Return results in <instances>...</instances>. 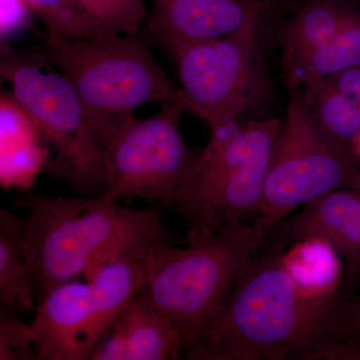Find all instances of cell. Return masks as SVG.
I'll return each instance as SVG.
<instances>
[{"mask_svg": "<svg viewBox=\"0 0 360 360\" xmlns=\"http://www.w3.org/2000/svg\"><path fill=\"white\" fill-rule=\"evenodd\" d=\"M357 160L317 129L300 91L290 87L264 198L252 224L259 248L274 227L300 206L333 191L360 189Z\"/></svg>", "mask_w": 360, "mask_h": 360, "instance_id": "obj_7", "label": "cell"}, {"mask_svg": "<svg viewBox=\"0 0 360 360\" xmlns=\"http://www.w3.org/2000/svg\"><path fill=\"white\" fill-rule=\"evenodd\" d=\"M352 153L357 158H360V132L355 139L354 146H352Z\"/></svg>", "mask_w": 360, "mask_h": 360, "instance_id": "obj_25", "label": "cell"}, {"mask_svg": "<svg viewBox=\"0 0 360 360\" xmlns=\"http://www.w3.org/2000/svg\"><path fill=\"white\" fill-rule=\"evenodd\" d=\"M32 11L26 0H1V37L27 25Z\"/></svg>", "mask_w": 360, "mask_h": 360, "instance_id": "obj_23", "label": "cell"}, {"mask_svg": "<svg viewBox=\"0 0 360 360\" xmlns=\"http://www.w3.org/2000/svg\"><path fill=\"white\" fill-rule=\"evenodd\" d=\"M357 65H360V8L354 6L340 32L314 52L286 82L288 87H297L310 80L333 77Z\"/></svg>", "mask_w": 360, "mask_h": 360, "instance_id": "obj_18", "label": "cell"}, {"mask_svg": "<svg viewBox=\"0 0 360 360\" xmlns=\"http://www.w3.org/2000/svg\"><path fill=\"white\" fill-rule=\"evenodd\" d=\"M89 281L73 279L41 296L30 323L37 359L87 360Z\"/></svg>", "mask_w": 360, "mask_h": 360, "instance_id": "obj_11", "label": "cell"}, {"mask_svg": "<svg viewBox=\"0 0 360 360\" xmlns=\"http://www.w3.org/2000/svg\"><path fill=\"white\" fill-rule=\"evenodd\" d=\"M258 34L167 46L176 61L188 111L205 120L212 131L241 122L271 96L274 85Z\"/></svg>", "mask_w": 360, "mask_h": 360, "instance_id": "obj_8", "label": "cell"}, {"mask_svg": "<svg viewBox=\"0 0 360 360\" xmlns=\"http://www.w3.org/2000/svg\"><path fill=\"white\" fill-rule=\"evenodd\" d=\"M309 240L322 241L340 255L341 288L348 297L354 295L360 276V189L336 191L309 201L279 222L262 246L285 250Z\"/></svg>", "mask_w": 360, "mask_h": 360, "instance_id": "obj_9", "label": "cell"}, {"mask_svg": "<svg viewBox=\"0 0 360 360\" xmlns=\"http://www.w3.org/2000/svg\"><path fill=\"white\" fill-rule=\"evenodd\" d=\"M186 347L176 324L136 295L99 341L89 360L179 359Z\"/></svg>", "mask_w": 360, "mask_h": 360, "instance_id": "obj_12", "label": "cell"}, {"mask_svg": "<svg viewBox=\"0 0 360 360\" xmlns=\"http://www.w3.org/2000/svg\"><path fill=\"white\" fill-rule=\"evenodd\" d=\"M37 359L32 328L18 312L0 304V360Z\"/></svg>", "mask_w": 360, "mask_h": 360, "instance_id": "obj_22", "label": "cell"}, {"mask_svg": "<svg viewBox=\"0 0 360 360\" xmlns=\"http://www.w3.org/2000/svg\"><path fill=\"white\" fill-rule=\"evenodd\" d=\"M257 1L264 2V4H269L276 8H279L284 4V0H257Z\"/></svg>", "mask_w": 360, "mask_h": 360, "instance_id": "obj_26", "label": "cell"}, {"mask_svg": "<svg viewBox=\"0 0 360 360\" xmlns=\"http://www.w3.org/2000/svg\"><path fill=\"white\" fill-rule=\"evenodd\" d=\"M26 217L0 210V304L15 312L35 309V288L25 252Z\"/></svg>", "mask_w": 360, "mask_h": 360, "instance_id": "obj_16", "label": "cell"}, {"mask_svg": "<svg viewBox=\"0 0 360 360\" xmlns=\"http://www.w3.org/2000/svg\"><path fill=\"white\" fill-rule=\"evenodd\" d=\"M47 53L84 104L94 136L112 118L144 104L180 103L188 111L181 89L156 61L142 34L105 33L51 42Z\"/></svg>", "mask_w": 360, "mask_h": 360, "instance_id": "obj_4", "label": "cell"}, {"mask_svg": "<svg viewBox=\"0 0 360 360\" xmlns=\"http://www.w3.org/2000/svg\"><path fill=\"white\" fill-rule=\"evenodd\" d=\"M26 262L40 296L99 264L172 239L156 208H130L103 196H26Z\"/></svg>", "mask_w": 360, "mask_h": 360, "instance_id": "obj_2", "label": "cell"}, {"mask_svg": "<svg viewBox=\"0 0 360 360\" xmlns=\"http://www.w3.org/2000/svg\"><path fill=\"white\" fill-rule=\"evenodd\" d=\"M295 89L300 91L317 129L338 148L352 153L360 132V110L356 104L328 78L310 80Z\"/></svg>", "mask_w": 360, "mask_h": 360, "instance_id": "obj_17", "label": "cell"}, {"mask_svg": "<svg viewBox=\"0 0 360 360\" xmlns=\"http://www.w3.org/2000/svg\"><path fill=\"white\" fill-rule=\"evenodd\" d=\"M104 32L139 37L148 18L143 0H72Z\"/></svg>", "mask_w": 360, "mask_h": 360, "instance_id": "obj_20", "label": "cell"}, {"mask_svg": "<svg viewBox=\"0 0 360 360\" xmlns=\"http://www.w3.org/2000/svg\"><path fill=\"white\" fill-rule=\"evenodd\" d=\"M336 89L352 99L360 110V65L328 77Z\"/></svg>", "mask_w": 360, "mask_h": 360, "instance_id": "obj_24", "label": "cell"}, {"mask_svg": "<svg viewBox=\"0 0 360 360\" xmlns=\"http://www.w3.org/2000/svg\"><path fill=\"white\" fill-rule=\"evenodd\" d=\"M352 7L345 0H303L279 23L276 37L286 80L340 32Z\"/></svg>", "mask_w": 360, "mask_h": 360, "instance_id": "obj_14", "label": "cell"}, {"mask_svg": "<svg viewBox=\"0 0 360 360\" xmlns=\"http://www.w3.org/2000/svg\"><path fill=\"white\" fill-rule=\"evenodd\" d=\"M349 2H354V4H360V0H348Z\"/></svg>", "mask_w": 360, "mask_h": 360, "instance_id": "obj_27", "label": "cell"}, {"mask_svg": "<svg viewBox=\"0 0 360 360\" xmlns=\"http://www.w3.org/2000/svg\"><path fill=\"white\" fill-rule=\"evenodd\" d=\"M262 246L184 352L189 360L324 359L340 293L319 297Z\"/></svg>", "mask_w": 360, "mask_h": 360, "instance_id": "obj_1", "label": "cell"}, {"mask_svg": "<svg viewBox=\"0 0 360 360\" xmlns=\"http://www.w3.org/2000/svg\"><path fill=\"white\" fill-rule=\"evenodd\" d=\"M2 77L51 151L46 169L84 196H101L108 172L89 112L60 72L42 70L37 58L1 44Z\"/></svg>", "mask_w": 360, "mask_h": 360, "instance_id": "obj_5", "label": "cell"}, {"mask_svg": "<svg viewBox=\"0 0 360 360\" xmlns=\"http://www.w3.org/2000/svg\"><path fill=\"white\" fill-rule=\"evenodd\" d=\"M0 129L2 181L32 179L42 165H46L51 151L41 146L44 141L39 131L11 94L1 96Z\"/></svg>", "mask_w": 360, "mask_h": 360, "instance_id": "obj_15", "label": "cell"}, {"mask_svg": "<svg viewBox=\"0 0 360 360\" xmlns=\"http://www.w3.org/2000/svg\"><path fill=\"white\" fill-rule=\"evenodd\" d=\"M46 32V44L85 39L104 32L82 13L72 0H26Z\"/></svg>", "mask_w": 360, "mask_h": 360, "instance_id": "obj_19", "label": "cell"}, {"mask_svg": "<svg viewBox=\"0 0 360 360\" xmlns=\"http://www.w3.org/2000/svg\"><path fill=\"white\" fill-rule=\"evenodd\" d=\"M149 248L111 258L96 265L85 276L90 288L87 360L116 319L141 290Z\"/></svg>", "mask_w": 360, "mask_h": 360, "instance_id": "obj_13", "label": "cell"}, {"mask_svg": "<svg viewBox=\"0 0 360 360\" xmlns=\"http://www.w3.org/2000/svg\"><path fill=\"white\" fill-rule=\"evenodd\" d=\"M326 359L360 360V290L338 304L331 321Z\"/></svg>", "mask_w": 360, "mask_h": 360, "instance_id": "obj_21", "label": "cell"}, {"mask_svg": "<svg viewBox=\"0 0 360 360\" xmlns=\"http://www.w3.org/2000/svg\"><path fill=\"white\" fill-rule=\"evenodd\" d=\"M146 33L168 45L259 33L276 7L257 0H150Z\"/></svg>", "mask_w": 360, "mask_h": 360, "instance_id": "obj_10", "label": "cell"}, {"mask_svg": "<svg viewBox=\"0 0 360 360\" xmlns=\"http://www.w3.org/2000/svg\"><path fill=\"white\" fill-rule=\"evenodd\" d=\"M180 103L161 104L149 117L134 113L112 118L97 132L108 172L103 198L174 205L188 186L200 151L187 146Z\"/></svg>", "mask_w": 360, "mask_h": 360, "instance_id": "obj_6", "label": "cell"}, {"mask_svg": "<svg viewBox=\"0 0 360 360\" xmlns=\"http://www.w3.org/2000/svg\"><path fill=\"white\" fill-rule=\"evenodd\" d=\"M186 243L179 248L167 239L149 248L137 293L176 324L186 350L260 250L243 219L215 231L191 227Z\"/></svg>", "mask_w": 360, "mask_h": 360, "instance_id": "obj_3", "label": "cell"}]
</instances>
